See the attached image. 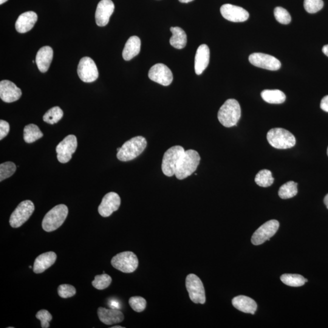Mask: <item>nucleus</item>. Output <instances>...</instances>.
<instances>
[{
  "mask_svg": "<svg viewBox=\"0 0 328 328\" xmlns=\"http://www.w3.org/2000/svg\"><path fill=\"white\" fill-rule=\"evenodd\" d=\"M233 306L242 312L254 314L257 310V304L253 299L244 296H236L232 300Z\"/></svg>",
  "mask_w": 328,
  "mask_h": 328,
  "instance_id": "obj_24",
  "label": "nucleus"
},
{
  "mask_svg": "<svg viewBox=\"0 0 328 328\" xmlns=\"http://www.w3.org/2000/svg\"><path fill=\"white\" fill-rule=\"evenodd\" d=\"M323 0H304V7L308 13L315 14L323 8Z\"/></svg>",
  "mask_w": 328,
  "mask_h": 328,
  "instance_id": "obj_36",
  "label": "nucleus"
},
{
  "mask_svg": "<svg viewBox=\"0 0 328 328\" xmlns=\"http://www.w3.org/2000/svg\"><path fill=\"white\" fill-rule=\"evenodd\" d=\"M255 182L257 185L262 188H268L272 186L274 182L272 172L268 170H262L256 174Z\"/></svg>",
  "mask_w": 328,
  "mask_h": 328,
  "instance_id": "obj_31",
  "label": "nucleus"
},
{
  "mask_svg": "<svg viewBox=\"0 0 328 328\" xmlns=\"http://www.w3.org/2000/svg\"><path fill=\"white\" fill-rule=\"evenodd\" d=\"M78 147L77 138L70 134L64 138L56 147L58 160L60 163L66 164L72 160Z\"/></svg>",
  "mask_w": 328,
  "mask_h": 328,
  "instance_id": "obj_10",
  "label": "nucleus"
},
{
  "mask_svg": "<svg viewBox=\"0 0 328 328\" xmlns=\"http://www.w3.org/2000/svg\"><path fill=\"white\" fill-rule=\"evenodd\" d=\"M98 314L100 320L107 325L120 323L124 320L123 313L120 310L112 308L106 309L104 308H98Z\"/></svg>",
  "mask_w": 328,
  "mask_h": 328,
  "instance_id": "obj_20",
  "label": "nucleus"
},
{
  "mask_svg": "<svg viewBox=\"0 0 328 328\" xmlns=\"http://www.w3.org/2000/svg\"><path fill=\"white\" fill-rule=\"evenodd\" d=\"M200 156L194 150H186L178 164L175 176L177 179L182 180L191 176L196 170L200 162Z\"/></svg>",
  "mask_w": 328,
  "mask_h": 328,
  "instance_id": "obj_2",
  "label": "nucleus"
},
{
  "mask_svg": "<svg viewBox=\"0 0 328 328\" xmlns=\"http://www.w3.org/2000/svg\"><path fill=\"white\" fill-rule=\"evenodd\" d=\"M186 150L182 146L171 147L164 154L162 170L166 176L172 177L175 174L178 164Z\"/></svg>",
  "mask_w": 328,
  "mask_h": 328,
  "instance_id": "obj_6",
  "label": "nucleus"
},
{
  "mask_svg": "<svg viewBox=\"0 0 328 328\" xmlns=\"http://www.w3.org/2000/svg\"><path fill=\"white\" fill-rule=\"evenodd\" d=\"M111 328H124V327L121 326H118H118H112Z\"/></svg>",
  "mask_w": 328,
  "mask_h": 328,
  "instance_id": "obj_47",
  "label": "nucleus"
},
{
  "mask_svg": "<svg viewBox=\"0 0 328 328\" xmlns=\"http://www.w3.org/2000/svg\"><path fill=\"white\" fill-rule=\"evenodd\" d=\"M248 60L254 66L270 70H278L282 66L281 62L278 59L264 53L252 54Z\"/></svg>",
  "mask_w": 328,
  "mask_h": 328,
  "instance_id": "obj_14",
  "label": "nucleus"
},
{
  "mask_svg": "<svg viewBox=\"0 0 328 328\" xmlns=\"http://www.w3.org/2000/svg\"><path fill=\"white\" fill-rule=\"evenodd\" d=\"M280 224L278 220H272L265 222L264 224L257 229L252 236L251 242L254 245L264 244L265 242L270 240L278 230Z\"/></svg>",
  "mask_w": 328,
  "mask_h": 328,
  "instance_id": "obj_11",
  "label": "nucleus"
},
{
  "mask_svg": "<svg viewBox=\"0 0 328 328\" xmlns=\"http://www.w3.org/2000/svg\"><path fill=\"white\" fill-rule=\"evenodd\" d=\"M284 284L291 287H300L308 282V280L298 274H284L280 277Z\"/></svg>",
  "mask_w": 328,
  "mask_h": 328,
  "instance_id": "obj_29",
  "label": "nucleus"
},
{
  "mask_svg": "<svg viewBox=\"0 0 328 328\" xmlns=\"http://www.w3.org/2000/svg\"><path fill=\"white\" fill-rule=\"evenodd\" d=\"M220 11L223 18L232 22H244L250 18V14L247 10L233 4L222 5Z\"/></svg>",
  "mask_w": 328,
  "mask_h": 328,
  "instance_id": "obj_16",
  "label": "nucleus"
},
{
  "mask_svg": "<svg viewBox=\"0 0 328 328\" xmlns=\"http://www.w3.org/2000/svg\"><path fill=\"white\" fill-rule=\"evenodd\" d=\"M8 0H0V4H4L5 2H6Z\"/></svg>",
  "mask_w": 328,
  "mask_h": 328,
  "instance_id": "obj_46",
  "label": "nucleus"
},
{
  "mask_svg": "<svg viewBox=\"0 0 328 328\" xmlns=\"http://www.w3.org/2000/svg\"><path fill=\"white\" fill-rule=\"evenodd\" d=\"M129 304L132 309L136 312H141L146 310V302L145 298L141 296H132L129 300Z\"/></svg>",
  "mask_w": 328,
  "mask_h": 328,
  "instance_id": "obj_37",
  "label": "nucleus"
},
{
  "mask_svg": "<svg viewBox=\"0 0 328 328\" xmlns=\"http://www.w3.org/2000/svg\"><path fill=\"white\" fill-rule=\"evenodd\" d=\"M16 170V164L12 162L2 163L0 165V182L12 176Z\"/></svg>",
  "mask_w": 328,
  "mask_h": 328,
  "instance_id": "obj_34",
  "label": "nucleus"
},
{
  "mask_svg": "<svg viewBox=\"0 0 328 328\" xmlns=\"http://www.w3.org/2000/svg\"><path fill=\"white\" fill-rule=\"evenodd\" d=\"M241 115V107L238 102L230 98L226 100L220 107L218 113V118L223 126L230 128L236 125Z\"/></svg>",
  "mask_w": 328,
  "mask_h": 328,
  "instance_id": "obj_1",
  "label": "nucleus"
},
{
  "mask_svg": "<svg viewBox=\"0 0 328 328\" xmlns=\"http://www.w3.org/2000/svg\"><path fill=\"white\" fill-rule=\"evenodd\" d=\"M179 1L180 2H182V4H188V2H193L194 0H179Z\"/></svg>",
  "mask_w": 328,
  "mask_h": 328,
  "instance_id": "obj_45",
  "label": "nucleus"
},
{
  "mask_svg": "<svg viewBox=\"0 0 328 328\" xmlns=\"http://www.w3.org/2000/svg\"><path fill=\"white\" fill-rule=\"evenodd\" d=\"M56 255L54 252H48L36 257L34 264L33 271L36 274L44 272L55 264Z\"/></svg>",
  "mask_w": 328,
  "mask_h": 328,
  "instance_id": "obj_22",
  "label": "nucleus"
},
{
  "mask_svg": "<svg viewBox=\"0 0 328 328\" xmlns=\"http://www.w3.org/2000/svg\"><path fill=\"white\" fill-rule=\"evenodd\" d=\"M10 126L8 122L0 120V140H2L9 134Z\"/></svg>",
  "mask_w": 328,
  "mask_h": 328,
  "instance_id": "obj_40",
  "label": "nucleus"
},
{
  "mask_svg": "<svg viewBox=\"0 0 328 328\" xmlns=\"http://www.w3.org/2000/svg\"><path fill=\"white\" fill-rule=\"evenodd\" d=\"M147 146L146 138L141 136L126 141L118 152V159L123 162L134 160L145 150Z\"/></svg>",
  "mask_w": 328,
  "mask_h": 328,
  "instance_id": "obj_3",
  "label": "nucleus"
},
{
  "mask_svg": "<svg viewBox=\"0 0 328 328\" xmlns=\"http://www.w3.org/2000/svg\"><path fill=\"white\" fill-rule=\"evenodd\" d=\"M186 285L192 302L196 304H205V290L202 282L198 276L194 274H189L186 278Z\"/></svg>",
  "mask_w": 328,
  "mask_h": 328,
  "instance_id": "obj_9",
  "label": "nucleus"
},
{
  "mask_svg": "<svg viewBox=\"0 0 328 328\" xmlns=\"http://www.w3.org/2000/svg\"><path fill=\"white\" fill-rule=\"evenodd\" d=\"M274 16L280 24H288L291 22V16L286 10L284 8L276 7L274 10Z\"/></svg>",
  "mask_w": 328,
  "mask_h": 328,
  "instance_id": "obj_35",
  "label": "nucleus"
},
{
  "mask_svg": "<svg viewBox=\"0 0 328 328\" xmlns=\"http://www.w3.org/2000/svg\"><path fill=\"white\" fill-rule=\"evenodd\" d=\"M210 60V50L208 45L202 44L198 48L194 58V70L197 75L204 72Z\"/></svg>",
  "mask_w": 328,
  "mask_h": 328,
  "instance_id": "obj_19",
  "label": "nucleus"
},
{
  "mask_svg": "<svg viewBox=\"0 0 328 328\" xmlns=\"http://www.w3.org/2000/svg\"><path fill=\"white\" fill-rule=\"evenodd\" d=\"M29 268H32V266H30V267H29Z\"/></svg>",
  "mask_w": 328,
  "mask_h": 328,
  "instance_id": "obj_49",
  "label": "nucleus"
},
{
  "mask_svg": "<svg viewBox=\"0 0 328 328\" xmlns=\"http://www.w3.org/2000/svg\"><path fill=\"white\" fill-rule=\"evenodd\" d=\"M298 193V183L289 182L285 183L279 189L278 195L282 199L292 198Z\"/></svg>",
  "mask_w": 328,
  "mask_h": 328,
  "instance_id": "obj_30",
  "label": "nucleus"
},
{
  "mask_svg": "<svg viewBox=\"0 0 328 328\" xmlns=\"http://www.w3.org/2000/svg\"><path fill=\"white\" fill-rule=\"evenodd\" d=\"M58 294L61 298H70L76 295V290L72 285L62 284L59 286L58 288Z\"/></svg>",
  "mask_w": 328,
  "mask_h": 328,
  "instance_id": "obj_38",
  "label": "nucleus"
},
{
  "mask_svg": "<svg viewBox=\"0 0 328 328\" xmlns=\"http://www.w3.org/2000/svg\"><path fill=\"white\" fill-rule=\"evenodd\" d=\"M267 140L270 145L276 149H289L296 144L295 136L288 130L281 128L270 130L267 134Z\"/></svg>",
  "mask_w": 328,
  "mask_h": 328,
  "instance_id": "obj_5",
  "label": "nucleus"
},
{
  "mask_svg": "<svg viewBox=\"0 0 328 328\" xmlns=\"http://www.w3.org/2000/svg\"><path fill=\"white\" fill-rule=\"evenodd\" d=\"M120 198L115 192H110L104 195L98 212L102 216L106 218L112 216L113 212L117 211L120 206Z\"/></svg>",
  "mask_w": 328,
  "mask_h": 328,
  "instance_id": "obj_15",
  "label": "nucleus"
},
{
  "mask_svg": "<svg viewBox=\"0 0 328 328\" xmlns=\"http://www.w3.org/2000/svg\"><path fill=\"white\" fill-rule=\"evenodd\" d=\"M141 42L137 36H132L130 38L124 47L122 56L124 60L129 61L135 58L140 52Z\"/></svg>",
  "mask_w": 328,
  "mask_h": 328,
  "instance_id": "obj_25",
  "label": "nucleus"
},
{
  "mask_svg": "<svg viewBox=\"0 0 328 328\" xmlns=\"http://www.w3.org/2000/svg\"><path fill=\"white\" fill-rule=\"evenodd\" d=\"M324 204L326 205L327 208L328 209V194L326 195V196L324 197Z\"/></svg>",
  "mask_w": 328,
  "mask_h": 328,
  "instance_id": "obj_44",
  "label": "nucleus"
},
{
  "mask_svg": "<svg viewBox=\"0 0 328 328\" xmlns=\"http://www.w3.org/2000/svg\"><path fill=\"white\" fill-rule=\"evenodd\" d=\"M322 52H323L325 55L328 56V44L325 45V46L322 48Z\"/></svg>",
  "mask_w": 328,
  "mask_h": 328,
  "instance_id": "obj_43",
  "label": "nucleus"
},
{
  "mask_svg": "<svg viewBox=\"0 0 328 328\" xmlns=\"http://www.w3.org/2000/svg\"><path fill=\"white\" fill-rule=\"evenodd\" d=\"M43 136V132L40 131L38 126L35 125V124H29V125L24 127V138L26 143L34 142Z\"/></svg>",
  "mask_w": 328,
  "mask_h": 328,
  "instance_id": "obj_28",
  "label": "nucleus"
},
{
  "mask_svg": "<svg viewBox=\"0 0 328 328\" xmlns=\"http://www.w3.org/2000/svg\"><path fill=\"white\" fill-rule=\"evenodd\" d=\"M327 154H328V150H327Z\"/></svg>",
  "mask_w": 328,
  "mask_h": 328,
  "instance_id": "obj_48",
  "label": "nucleus"
},
{
  "mask_svg": "<svg viewBox=\"0 0 328 328\" xmlns=\"http://www.w3.org/2000/svg\"><path fill=\"white\" fill-rule=\"evenodd\" d=\"M36 318L41 322V327L43 328H50V322L52 320V316L49 311L45 310H39L36 316Z\"/></svg>",
  "mask_w": 328,
  "mask_h": 328,
  "instance_id": "obj_39",
  "label": "nucleus"
},
{
  "mask_svg": "<svg viewBox=\"0 0 328 328\" xmlns=\"http://www.w3.org/2000/svg\"><path fill=\"white\" fill-rule=\"evenodd\" d=\"M63 116L64 112L60 107L54 106L45 113L43 120L45 122L53 125L60 120Z\"/></svg>",
  "mask_w": 328,
  "mask_h": 328,
  "instance_id": "obj_32",
  "label": "nucleus"
},
{
  "mask_svg": "<svg viewBox=\"0 0 328 328\" xmlns=\"http://www.w3.org/2000/svg\"><path fill=\"white\" fill-rule=\"evenodd\" d=\"M68 214V208L64 204L55 206L44 216L42 222V228L47 232H50L60 227L66 220Z\"/></svg>",
  "mask_w": 328,
  "mask_h": 328,
  "instance_id": "obj_4",
  "label": "nucleus"
},
{
  "mask_svg": "<svg viewBox=\"0 0 328 328\" xmlns=\"http://www.w3.org/2000/svg\"><path fill=\"white\" fill-rule=\"evenodd\" d=\"M109 304L110 305V306H111V308H112V309L120 310V304L116 301H112V302H110V304Z\"/></svg>",
  "mask_w": 328,
  "mask_h": 328,
  "instance_id": "obj_42",
  "label": "nucleus"
},
{
  "mask_svg": "<svg viewBox=\"0 0 328 328\" xmlns=\"http://www.w3.org/2000/svg\"><path fill=\"white\" fill-rule=\"evenodd\" d=\"M320 108L322 110H324V112H328V96H324V97L322 98L320 103Z\"/></svg>",
  "mask_w": 328,
  "mask_h": 328,
  "instance_id": "obj_41",
  "label": "nucleus"
},
{
  "mask_svg": "<svg viewBox=\"0 0 328 328\" xmlns=\"http://www.w3.org/2000/svg\"><path fill=\"white\" fill-rule=\"evenodd\" d=\"M53 58V50L49 46L42 47L36 55V62L40 72H46Z\"/></svg>",
  "mask_w": 328,
  "mask_h": 328,
  "instance_id": "obj_23",
  "label": "nucleus"
},
{
  "mask_svg": "<svg viewBox=\"0 0 328 328\" xmlns=\"http://www.w3.org/2000/svg\"><path fill=\"white\" fill-rule=\"evenodd\" d=\"M112 264L116 270L124 273H132L137 270L138 260L132 252H123L117 254L112 260Z\"/></svg>",
  "mask_w": 328,
  "mask_h": 328,
  "instance_id": "obj_7",
  "label": "nucleus"
},
{
  "mask_svg": "<svg viewBox=\"0 0 328 328\" xmlns=\"http://www.w3.org/2000/svg\"><path fill=\"white\" fill-rule=\"evenodd\" d=\"M78 74L81 80L86 83L94 82L98 78L97 66L94 61L88 56H84L79 62Z\"/></svg>",
  "mask_w": 328,
  "mask_h": 328,
  "instance_id": "obj_12",
  "label": "nucleus"
},
{
  "mask_svg": "<svg viewBox=\"0 0 328 328\" xmlns=\"http://www.w3.org/2000/svg\"><path fill=\"white\" fill-rule=\"evenodd\" d=\"M262 98L267 103L281 104L286 100V95L278 90H266L262 92Z\"/></svg>",
  "mask_w": 328,
  "mask_h": 328,
  "instance_id": "obj_27",
  "label": "nucleus"
},
{
  "mask_svg": "<svg viewBox=\"0 0 328 328\" xmlns=\"http://www.w3.org/2000/svg\"><path fill=\"white\" fill-rule=\"evenodd\" d=\"M35 206L30 200L19 204L18 208L11 214L10 223L11 227L18 228L24 224L34 212Z\"/></svg>",
  "mask_w": 328,
  "mask_h": 328,
  "instance_id": "obj_8",
  "label": "nucleus"
},
{
  "mask_svg": "<svg viewBox=\"0 0 328 328\" xmlns=\"http://www.w3.org/2000/svg\"><path fill=\"white\" fill-rule=\"evenodd\" d=\"M22 95V90L13 82L8 80L0 82V98L4 102H14L18 100Z\"/></svg>",
  "mask_w": 328,
  "mask_h": 328,
  "instance_id": "obj_18",
  "label": "nucleus"
},
{
  "mask_svg": "<svg viewBox=\"0 0 328 328\" xmlns=\"http://www.w3.org/2000/svg\"><path fill=\"white\" fill-rule=\"evenodd\" d=\"M170 31L172 36L170 39V44L176 49L184 48L188 42V38L185 31L180 27H172Z\"/></svg>",
  "mask_w": 328,
  "mask_h": 328,
  "instance_id": "obj_26",
  "label": "nucleus"
},
{
  "mask_svg": "<svg viewBox=\"0 0 328 328\" xmlns=\"http://www.w3.org/2000/svg\"><path fill=\"white\" fill-rule=\"evenodd\" d=\"M114 4L112 0H101L96 9L95 18L98 26H106L108 24L110 16L114 10Z\"/></svg>",
  "mask_w": 328,
  "mask_h": 328,
  "instance_id": "obj_17",
  "label": "nucleus"
},
{
  "mask_svg": "<svg viewBox=\"0 0 328 328\" xmlns=\"http://www.w3.org/2000/svg\"><path fill=\"white\" fill-rule=\"evenodd\" d=\"M148 78L152 81L165 86H170L174 80L171 70L162 64H158L152 66L149 70Z\"/></svg>",
  "mask_w": 328,
  "mask_h": 328,
  "instance_id": "obj_13",
  "label": "nucleus"
},
{
  "mask_svg": "<svg viewBox=\"0 0 328 328\" xmlns=\"http://www.w3.org/2000/svg\"><path fill=\"white\" fill-rule=\"evenodd\" d=\"M112 282V277L104 273L102 275L96 276L94 277V280L92 282V285L96 289L104 290L109 287Z\"/></svg>",
  "mask_w": 328,
  "mask_h": 328,
  "instance_id": "obj_33",
  "label": "nucleus"
},
{
  "mask_svg": "<svg viewBox=\"0 0 328 328\" xmlns=\"http://www.w3.org/2000/svg\"><path fill=\"white\" fill-rule=\"evenodd\" d=\"M38 16L33 11L24 12L18 16L16 24V29L19 33L29 32L34 26Z\"/></svg>",
  "mask_w": 328,
  "mask_h": 328,
  "instance_id": "obj_21",
  "label": "nucleus"
}]
</instances>
